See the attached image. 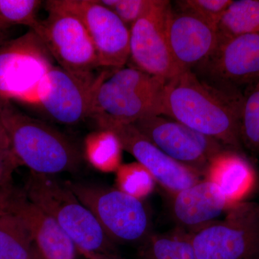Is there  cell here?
<instances>
[{
    "instance_id": "ac0fdd59",
    "label": "cell",
    "mask_w": 259,
    "mask_h": 259,
    "mask_svg": "<svg viewBox=\"0 0 259 259\" xmlns=\"http://www.w3.org/2000/svg\"><path fill=\"white\" fill-rule=\"evenodd\" d=\"M204 177L219 187L231 207L244 202L256 182L252 165L231 149L223 150L211 160Z\"/></svg>"
},
{
    "instance_id": "7402d4cb",
    "label": "cell",
    "mask_w": 259,
    "mask_h": 259,
    "mask_svg": "<svg viewBox=\"0 0 259 259\" xmlns=\"http://www.w3.org/2000/svg\"><path fill=\"white\" fill-rule=\"evenodd\" d=\"M123 150L116 135L109 130L99 129L85 139L84 155L97 169L112 171L121 166Z\"/></svg>"
},
{
    "instance_id": "9a60e30c",
    "label": "cell",
    "mask_w": 259,
    "mask_h": 259,
    "mask_svg": "<svg viewBox=\"0 0 259 259\" xmlns=\"http://www.w3.org/2000/svg\"><path fill=\"white\" fill-rule=\"evenodd\" d=\"M200 66L221 86H249L259 79V34L238 35L220 42Z\"/></svg>"
},
{
    "instance_id": "cb8c5ba5",
    "label": "cell",
    "mask_w": 259,
    "mask_h": 259,
    "mask_svg": "<svg viewBox=\"0 0 259 259\" xmlns=\"http://www.w3.org/2000/svg\"><path fill=\"white\" fill-rule=\"evenodd\" d=\"M42 1L39 0H0V28L22 25L35 30Z\"/></svg>"
},
{
    "instance_id": "603a6c76",
    "label": "cell",
    "mask_w": 259,
    "mask_h": 259,
    "mask_svg": "<svg viewBox=\"0 0 259 259\" xmlns=\"http://www.w3.org/2000/svg\"><path fill=\"white\" fill-rule=\"evenodd\" d=\"M248 87L242 104L241 141L252 152L259 153V79Z\"/></svg>"
},
{
    "instance_id": "e0dca14e",
    "label": "cell",
    "mask_w": 259,
    "mask_h": 259,
    "mask_svg": "<svg viewBox=\"0 0 259 259\" xmlns=\"http://www.w3.org/2000/svg\"><path fill=\"white\" fill-rule=\"evenodd\" d=\"M230 207L219 187L207 179L174 194L171 202L179 228L190 233L218 221Z\"/></svg>"
},
{
    "instance_id": "3957f363",
    "label": "cell",
    "mask_w": 259,
    "mask_h": 259,
    "mask_svg": "<svg viewBox=\"0 0 259 259\" xmlns=\"http://www.w3.org/2000/svg\"><path fill=\"white\" fill-rule=\"evenodd\" d=\"M24 190L30 200L58 223L86 259L115 253L113 242L66 182L54 175L30 171Z\"/></svg>"
},
{
    "instance_id": "30bf717a",
    "label": "cell",
    "mask_w": 259,
    "mask_h": 259,
    "mask_svg": "<svg viewBox=\"0 0 259 259\" xmlns=\"http://www.w3.org/2000/svg\"><path fill=\"white\" fill-rule=\"evenodd\" d=\"M171 9L169 1L155 0L130 30V59L136 68L166 81L182 72L167 38V18Z\"/></svg>"
},
{
    "instance_id": "4316f807",
    "label": "cell",
    "mask_w": 259,
    "mask_h": 259,
    "mask_svg": "<svg viewBox=\"0 0 259 259\" xmlns=\"http://www.w3.org/2000/svg\"><path fill=\"white\" fill-rule=\"evenodd\" d=\"M111 10L131 30L141 17L153 6L155 0H98Z\"/></svg>"
},
{
    "instance_id": "6da1fadb",
    "label": "cell",
    "mask_w": 259,
    "mask_h": 259,
    "mask_svg": "<svg viewBox=\"0 0 259 259\" xmlns=\"http://www.w3.org/2000/svg\"><path fill=\"white\" fill-rule=\"evenodd\" d=\"M243 95L238 88L203 82L192 70L165 83L158 115L178 121L232 149H241Z\"/></svg>"
},
{
    "instance_id": "5b68a950",
    "label": "cell",
    "mask_w": 259,
    "mask_h": 259,
    "mask_svg": "<svg viewBox=\"0 0 259 259\" xmlns=\"http://www.w3.org/2000/svg\"><path fill=\"white\" fill-rule=\"evenodd\" d=\"M66 183L113 243L141 244L152 234L151 215L142 199L107 186Z\"/></svg>"
},
{
    "instance_id": "ffe728a7",
    "label": "cell",
    "mask_w": 259,
    "mask_h": 259,
    "mask_svg": "<svg viewBox=\"0 0 259 259\" xmlns=\"http://www.w3.org/2000/svg\"><path fill=\"white\" fill-rule=\"evenodd\" d=\"M140 259H197L191 233L177 228L166 234H151L141 243Z\"/></svg>"
},
{
    "instance_id": "5bb4252c",
    "label": "cell",
    "mask_w": 259,
    "mask_h": 259,
    "mask_svg": "<svg viewBox=\"0 0 259 259\" xmlns=\"http://www.w3.org/2000/svg\"><path fill=\"white\" fill-rule=\"evenodd\" d=\"M0 209L18 215L45 259H76V245L58 223L34 203L25 190L10 182L0 188Z\"/></svg>"
},
{
    "instance_id": "1f68e13d",
    "label": "cell",
    "mask_w": 259,
    "mask_h": 259,
    "mask_svg": "<svg viewBox=\"0 0 259 259\" xmlns=\"http://www.w3.org/2000/svg\"><path fill=\"white\" fill-rule=\"evenodd\" d=\"M3 30H4V29L0 28V36H1L2 32H3Z\"/></svg>"
},
{
    "instance_id": "83f0119b",
    "label": "cell",
    "mask_w": 259,
    "mask_h": 259,
    "mask_svg": "<svg viewBox=\"0 0 259 259\" xmlns=\"http://www.w3.org/2000/svg\"><path fill=\"white\" fill-rule=\"evenodd\" d=\"M20 166L13 150L0 149V188L12 182L13 172Z\"/></svg>"
},
{
    "instance_id": "4dcf8cb0",
    "label": "cell",
    "mask_w": 259,
    "mask_h": 259,
    "mask_svg": "<svg viewBox=\"0 0 259 259\" xmlns=\"http://www.w3.org/2000/svg\"><path fill=\"white\" fill-rule=\"evenodd\" d=\"M32 259H45L44 257L42 256V255L40 254V252L38 251V250L37 249L36 247L34 248L33 250V255H32Z\"/></svg>"
},
{
    "instance_id": "2e32d148",
    "label": "cell",
    "mask_w": 259,
    "mask_h": 259,
    "mask_svg": "<svg viewBox=\"0 0 259 259\" xmlns=\"http://www.w3.org/2000/svg\"><path fill=\"white\" fill-rule=\"evenodd\" d=\"M166 33L172 56L182 71L203 64L218 45L217 27L185 12L171 9Z\"/></svg>"
},
{
    "instance_id": "ba28073f",
    "label": "cell",
    "mask_w": 259,
    "mask_h": 259,
    "mask_svg": "<svg viewBox=\"0 0 259 259\" xmlns=\"http://www.w3.org/2000/svg\"><path fill=\"white\" fill-rule=\"evenodd\" d=\"M54 59L36 32L29 31L0 46V101L37 105L42 79Z\"/></svg>"
},
{
    "instance_id": "4fadbf2b",
    "label": "cell",
    "mask_w": 259,
    "mask_h": 259,
    "mask_svg": "<svg viewBox=\"0 0 259 259\" xmlns=\"http://www.w3.org/2000/svg\"><path fill=\"white\" fill-rule=\"evenodd\" d=\"M102 74L86 81L54 65L39 87L37 105L58 123L78 125L90 118L94 92Z\"/></svg>"
},
{
    "instance_id": "44dd1931",
    "label": "cell",
    "mask_w": 259,
    "mask_h": 259,
    "mask_svg": "<svg viewBox=\"0 0 259 259\" xmlns=\"http://www.w3.org/2000/svg\"><path fill=\"white\" fill-rule=\"evenodd\" d=\"M218 44L248 34H259V0L232 1L217 25Z\"/></svg>"
},
{
    "instance_id": "52a82bcc",
    "label": "cell",
    "mask_w": 259,
    "mask_h": 259,
    "mask_svg": "<svg viewBox=\"0 0 259 259\" xmlns=\"http://www.w3.org/2000/svg\"><path fill=\"white\" fill-rule=\"evenodd\" d=\"M197 259H255L259 256V204L242 202L225 218L191 233Z\"/></svg>"
},
{
    "instance_id": "f1b7e54d",
    "label": "cell",
    "mask_w": 259,
    "mask_h": 259,
    "mask_svg": "<svg viewBox=\"0 0 259 259\" xmlns=\"http://www.w3.org/2000/svg\"><path fill=\"white\" fill-rule=\"evenodd\" d=\"M0 149L12 150L10 139L0 119Z\"/></svg>"
},
{
    "instance_id": "8fae6325",
    "label": "cell",
    "mask_w": 259,
    "mask_h": 259,
    "mask_svg": "<svg viewBox=\"0 0 259 259\" xmlns=\"http://www.w3.org/2000/svg\"><path fill=\"white\" fill-rule=\"evenodd\" d=\"M58 5L82 22L93 42L99 66L116 70L130 59V29L98 0H56Z\"/></svg>"
},
{
    "instance_id": "7c38bea8",
    "label": "cell",
    "mask_w": 259,
    "mask_h": 259,
    "mask_svg": "<svg viewBox=\"0 0 259 259\" xmlns=\"http://www.w3.org/2000/svg\"><path fill=\"white\" fill-rule=\"evenodd\" d=\"M99 129L116 135L122 148L132 155L153 177L155 182L172 195L201 180L197 171L172 159L136 128L134 124L105 120L95 121Z\"/></svg>"
},
{
    "instance_id": "9c48e42d",
    "label": "cell",
    "mask_w": 259,
    "mask_h": 259,
    "mask_svg": "<svg viewBox=\"0 0 259 259\" xmlns=\"http://www.w3.org/2000/svg\"><path fill=\"white\" fill-rule=\"evenodd\" d=\"M133 124L172 159L202 177L211 160L224 150V146L216 140L164 116H148Z\"/></svg>"
},
{
    "instance_id": "484cf974",
    "label": "cell",
    "mask_w": 259,
    "mask_h": 259,
    "mask_svg": "<svg viewBox=\"0 0 259 259\" xmlns=\"http://www.w3.org/2000/svg\"><path fill=\"white\" fill-rule=\"evenodd\" d=\"M232 0H181L177 1L179 11L196 15L217 27Z\"/></svg>"
},
{
    "instance_id": "7a4b0ae2",
    "label": "cell",
    "mask_w": 259,
    "mask_h": 259,
    "mask_svg": "<svg viewBox=\"0 0 259 259\" xmlns=\"http://www.w3.org/2000/svg\"><path fill=\"white\" fill-rule=\"evenodd\" d=\"M0 119L15 156L30 171L54 176L79 171L82 154L61 131L27 115L10 100L0 101Z\"/></svg>"
},
{
    "instance_id": "d4e9b609",
    "label": "cell",
    "mask_w": 259,
    "mask_h": 259,
    "mask_svg": "<svg viewBox=\"0 0 259 259\" xmlns=\"http://www.w3.org/2000/svg\"><path fill=\"white\" fill-rule=\"evenodd\" d=\"M117 171V185L120 190L141 199L152 192L155 181L138 162L122 165Z\"/></svg>"
},
{
    "instance_id": "d6986e66",
    "label": "cell",
    "mask_w": 259,
    "mask_h": 259,
    "mask_svg": "<svg viewBox=\"0 0 259 259\" xmlns=\"http://www.w3.org/2000/svg\"><path fill=\"white\" fill-rule=\"evenodd\" d=\"M31 233L16 214L0 209V259H32Z\"/></svg>"
},
{
    "instance_id": "277c9868",
    "label": "cell",
    "mask_w": 259,
    "mask_h": 259,
    "mask_svg": "<svg viewBox=\"0 0 259 259\" xmlns=\"http://www.w3.org/2000/svg\"><path fill=\"white\" fill-rule=\"evenodd\" d=\"M103 71L94 92L90 118L119 123H134L158 115L166 81L136 67Z\"/></svg>"
},
{
    "instance_id": "8992f818",
    "label": "cell",
    "mask_w": 259,
    "mask_h": 259,
    "mask_svg": "<svg viewBox=\"0 0 259 259\" xmlns=\"http://www.w3.org/2000/svg\"><path fill=\"white\" fill-rule=\"evenodd\" d=\"M47 18L39 20L34 31L42 39L54 60L80 79L93 81L100 68L96 51L82 22L58 5L45 3Z\"/></svg>"
},
{
    "instance_id": "f546056e",
    "label": "cell",
    "mask_w": 259,
    "mask_h": 259,
    "mask_svg": "<svg viewBox=\"0 0 259 259\" xmlns=\"http://www.w3.org/2000/svg\"><path fill=\"white\" fill-rule=\"evenodd\" d=\"M97 259H122L118 256L116 253H111V254H107L99 256Z\"/></svg>"
}]
</instances>
